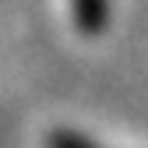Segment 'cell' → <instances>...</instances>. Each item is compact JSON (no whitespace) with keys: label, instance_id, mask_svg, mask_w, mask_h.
I'll list each match as a JSON object with an SVG mask.
<instances>
[{"label":"cell","instance_id":"obj_1","mask_svg":"<svg viewBox=\"0 0 148 148\" xmlns=\"http://www.w3.org/2000/svg\"><path fill=\"white\" fill-rule=\"evenodd\" d=\"M71 11H74V25H78L81 35H99L106 28V0H71Z\"/></svg>","mask_w":148,"mask_h":148},{"label":"cell","instance_id":"obj_2","mask_svg":"<svg viewBox=\"0 0 148 148\" xmlns=\"http://www.w3.org/2000/svg\"><path fill=\"white\" fill-rule=\"evenodd\" d=\"M46 148H95L92 141H85L81 134H71V131H53Z\"/></svg>","mask_w":148,"mask_h":148}]
</instances>
